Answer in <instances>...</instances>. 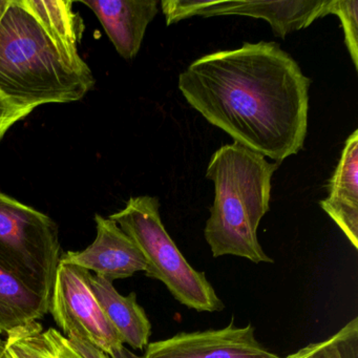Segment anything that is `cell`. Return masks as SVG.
<instances>
[{
    "mask_svg": "<svg viewBox=\"0 0 358 358\" xmlns=\"http://www.w3.org/2000/svg\"><path fill=\"white\" fill-rule=\"evenodd\" d=\"M320 205L358 249L357 129L345 140L338 164L328 182V196Z\"/></svg>",
    "mask_w": 358,
    "mask_h": 358,
    "instance_id": "obj_11",
    "label": "cell"
},
{
    "mask_svg": "<svg viewBox=\"0 0 358 358\" xmlns=\"http://www.w3.org/2000/svg\"><path fill=\"white\" fill-rule=\"evenodd\" d=\"M3 358H81L68 338L55 328L34 322L10 332Z\"/></svg>",
    "mask_w": 358,
    "mask_h": 358,
    "instance_id": "obj_14",
    "label": "cell"
},
{
    "mask_svg": "<svg viewBox=\"0 0 358 358\" xmlns=\"http://www.w3.org/2000/svg\"><path fill=\"white\" fill-rule=\"evenodd\" d=\"M27 6L37 20L59 41L78 50L85 26L69 0H26Z\"/></svg>",
    "mask_w": 358,
    "mask_h": 358,
    "instance_id": "obj_15",
    "label": "cell"
},
{
    "mask_svg": "<svg viewBox=\"0 0 358 358\" xmlns=\"http://www.w3.org/2000/svg\"><path fill=\"white\" fill-rule=\"evenodd\" d=\"M95 222L97 236L94 242L85 250L64 253L60 263L94 271L110 282L145 271L143 253L116 222L100 215H95Z\"/></svg>",
    "mask_w": 358,
    "mask_h": 358,
    "instance_id": "obj_9",
    "label": "cell"
},
{
    "mask_svg": "<svg viewBox=\"0 0 358 358\" xmlns=\"http://www.w3.org/2000/svg\"><path fill=\"white\" fill-rule=\"evenodd\" d=\"M161 7L167 26L196 16H246L266 20L275 36L285 38L295 31L311 26L318 18L330 15L331 0H163Z\"/></svg>",
    "mask_w": 358,
    "mask_h": 358,
    "instance_id": "obj_6",
    "label": "cell"
},
{
    "mask_svg": "<svg viewBox=\"0 0 358 358\" xmlns=\"http://www.w3.org/2000/svg\"><path fill=\"white\" fill-rule=\"evenodd\" d=\"M278 167L236 142L213 152L206 178L213 182L215 200L204 229L213 257L273 263L259 244L257 228L269 211L271 180Z\"/></svg>",
    "mask_w": 358,
    "mask_h": 358,
    "instance_id": "obj_3",
    "label": "cell"
},
{
    "mask_svg": "<svg viewBox=\"0 0 358 358\" xmlns=\"http://www.w3.org/2000/svg\"><path fill=\"white\" fill-rule=\"evenodd\" d=\"M91 287L104 315L118 333L122 343L136 350L148 347L152 324L143 308L138 303L137 294L131 292L123 296L113 282L102 276L92 275Z\"/></svg>",
    "mask_w": 358,
    "mask_h": 358,
    "instance_id": "obj_12",
    "label": "cell"
},
{
    "mask_svg": "<svg viewBox=\"0 0 358 358\" xmlns=\"http://www.w3.org/2000/svg\"><path fill=\"white\" fill-rule=\"evenodd\" d=\"M110 220L136 243L146 261L145 275L160 280L173 299L198 312H217L225 308L207 280L186 261L163 225L160 202L150 196H131L124 208Z\"/></svg>",
    "mask_w": 358,
    "mask_h": 358,
    "instance_id": "obj_4",
    "label": "cell"
},
{
    "mask_svg": "<svg viewBox=\"0 0 358 358\" xmlns=\"http://www.w3.org/2000/svg\"><path fill=\"white\" fill-rule=\"evenodd\" d=\"M62 255L57 224L0 192V265L51 303Z\"/></svg>",
    "mask_w": 358,
    "mask_h": 358,
    "instance_id": "obj_5",
    "label": "cell"
},
{
    "mask_svg": "<svg viewBox=\"0 0 358 358\" xmlns=\"http://www.w3.org/2000/svg\"><path fill=\"white\" fill-rule=\"evenodd\" d=\"M91 272L78 266L60 263L56 271L52 314L62 334L77 332L110 355L123 343L104 315L91 287Z\"/></svg>",
    "mask_w": 358,
    "mask_h": 358,
    "instance_id": "obj_7",
    "label": "cell"
},
{
    "mask_svg": "<svg viewBox=\"0 0 358 358\" xmlns=\"http://www.w3.org/2000/svg\"><path fill=\"white\" fill-rule=\"evenodd\" d=\"M95 83L78 50L45 29L26 0H10L0 20V95L33 112L80 101Z\"/></svg>",
    "mask_w": 358,
    "mask_h": 358,
    "instance_id": "obj_2",
    "label": "cell"
},
{
    "mask_svg": "<svg viewBox=\"0 0 358 358\" xmlns=\"http://www.w3.org/2000/svg\"><path fill=\"white\" fill-rule=\"evenodd\" d=\"M285 358H358V317L328 338L309 343Z\"/></svg>",
    "mask_w": 358,
    "mask_h": 358,
    "instance_id": "obj_16",
    "label": "cell"
},
{
    "mask_svg": "<svg viewBox=\"0 0 358 358\" xmlns=\"http://www.w3.org/2000/svg\"><path fill=\"white\" fill-rule=\"evenodd\" d=\"M310 83L278 43L259 41L198 58L178 87L213 127L280 164L303 150Z\"/></svg>",
    "mask_w": 358,
    "mask_h": 358,
    "instance_id": "obj_1",
    "label": "cell"
},
{
    "mask_svg": "<svg viewBox=\"0 0 358 358\" xmlns=\"http://www.w3.org/2000/svg\"><path fill=\"white\" fill-rule=\"evenodd\" d=\"M181 332L148 343L141 358H282L259 343L252 324Z\"/></svg>",
    "mask_w": 358,
    "mask_h": 358,
    "instance_id": "obj_8",
    "label": "cell"
},
{
    "mask_svg": "<svg viewBox=\"0 0 358 358\" xmlns=\"http://www.w3.org/2000/svg\"><path fill=\"white\" fill-rule=\"evenodd\" d=\"M10 0H0V20L3 18L8 6H9Z\"/></svg>",
    "mask_w": 358,
    "mask_h": 358,
    "instance_id": "obj_21",
    "label": "cell"
},
{
    "mask_svg": "<svg viewBox=\"0 0 358 358\" xmlns=\"http://www.w3.org/2000/svg\"><path fill=\"white\" fill-rule=\"evenodd\" d=\"M110 356L112 358H141L139 357V356L136 355L133 352L129 351V350L127 349L124 345L119 348V349L115 350Z\"/></svg>",
    "mask_w": 358,
    "mask_h": 358,
    "instance_id": "obj_20",
    "label": "cell"
},
{
    "mask_svg": "<svg viewBox=\"0 0 358 358\" xmlns=\"http://www.w3.org/2000/svg\"><path fill=\"white\" fill-rule=\"evenodd\" d=\"M3 348H5V341L0 337V358H3Z\"/></svg>",
    "mask_w": 358,
    "mask_h": 358,
    "instance_id": "obj_22",
    "label": "cell"
},
{
    "mask_svg": "<svg viewBox=\"0 0 358 358\" xmlns=\"http://www.w3.org/2000/svg\"><path fill=\"white\" fill-rule=\"evenodd\" d=\"M97 16L117 53L125 60L138 55L150 22L158 14L157 0H83Z\"/></svg>",
    "mask_w": 358,
    "mask_h": 358,
    "instance_id": "obj_10",
    "label": "cell"
},
{
    "mask_svg": "<svg viewBox=\"0 0 358 358\" xmlns=\"http://www.w3.org/2000/svg\"><path fill=\"white\" fill-rule=\"evenodd\" d=\"M330 14L341 20L345 34V43L354 68L358 70V1L331 0Z\"/></svg>",
    "mask_w": 358,
    "mask_h": 358,
    "instance_id": "obj_17",
    "label": "cell"
},
{
    "mask_svg": "<svg viewBox=\"0 0 358 358\" xmlns=\"http://www.w3.org/2000/svg\"><path fill=\"white\" fill-rule=\"evenodd\" d=\"M49 311L50 301L0 265V335L43 320Z\"/></svg>",
    "mask_w": 358,
    "mask_h": 358,
    "instance_id": "obj_13",
    "label": "cell"
},
{
    "mask_svg": "<svg viewBox=\"0 0 358 358\" xmlns=\"http://www.w3.org/2000/svg\"><path fill=\"white\" fill-rule=\"evenodd\" d=\"M31 113L32 110L13 106L0 95V142L14 124L24 120Z\"/></svg>",
    "mask_w": 358,
    "mask_h": 358,
    "instance_id": "obj_18",
    "label": "cell"
},
{
    "mask_svg": "<svg viewBox=\"0 0 358 358\" xmlns=\"http://www.w3.org/2000/svg\"><path fill=\"white\" fill-rule=\"evenodd\" d=\"M66 337L81 358H112L97 345H94L89 338L79 333L72 332Z\"/></svg>",
    "mask_w": 358,
    "mask_h": 358,
    "instance_id": "obj_19",
    "label": "cell"
}]
</instances>
